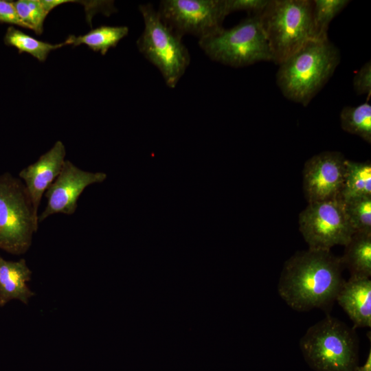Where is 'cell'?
I'll return each instance as SVG.
<instances>
[{"label": "cell", "mask_w": 371, "mask_h": 371, "mask_svg": "<svg viewBox=\"0 0 371 371\" xmlns=\"http://www.w3.org/2000/svg\"><path fill=\"white\" fill-rule=\"evenodd\" d=\"M340 257L330 250L296 251L283 266L278 284L280 297L293 309L307 311L332 304L345 282Z\"/></svg>", "instance_id": "cell-1"}, {"label": "cell", "mask_w": 371, "mask_h": 371, "mask_svg": "<svg viewBox=\"0 0 371 371\" xmlns=\"http://www.w3.org/2000/svg\"><path fill=\"white\" fill-rule=\"evenodd\" d=\"M329 40L314 39L279 65L276 82L288 99L306 106L326 85L340 62Z\"/></svg>", "instance_id": "cell-2"}, {"label": "cell", "mask_w": 371, "mask_h": 371, "mask_svg": "<svg viewBox=\"0 0 371 371\" xmlns=\"http://www.w3.org/2000/svg\"><path fill=\"white\" fill-rule=\"evenodd\" d=\"M258 15L272 61L277 65L317 39L312 1L269 0Z\"/></svg>", "instance_id": "cell-3"}, {"label": "cell", "mask_w": 371, "mask_h": 371, "mask_svg": "<svg viewBox=\"0 0 371 371\" xmlns=\"http://www.w3.org/2000/svg\"><path fill=\"white\" fill-rule=\"evenodd\" d=\"M300 348L315 371H357L359 341L354 328L326 316L308 328Z\"/></svg>", "instance_id": "cell-4"}, {"label": "cell", "mask_w": 371, "mask_h": 371, "mask_svg": "<svg viewBox=\"0 0 371 371\" xmlns=\"http://www.w3.org/2000/svg\"><path fill=\"white\" fill-rule=\"evenodd\" d=\"M139 10L144 28L137 41V48L159 69L166 85L174 89L190 65V53L182 37L163 22L151 3L139 5Z\"/></svg>", "instance_id": "cell-5"}, {"label": "cell", "mask_w": 371, "mask_h": 371, "mask_svg": "<svg viewBox=\"0 0 371 371\" xmlns=\"http://www.w3.org/2000/svg\"><path fill=\"white\" fill-rule=\"evenodd\" d=\"M38 214L21 179L0 175V249L21 255L30 247Z\"/></svg>", "instance_id": "cell-6"}, {"label": "cell", "mask_w": 371, "mask_h": 371, "mask_svg": "<svg viewBox=\"0 0 371 371\" xmlns=\"http://www.w3.org/2000/svg\"><path fill=\"white\" fill-rule=\"evenodd\" d=\"M199 45L210 59L232 67L272 61L258 14L232 28H223L214 35L199 40Z\"/></svg>", "instance_id": "cell-7"}, {"label": "cell", "mask_w": 371, "mask_h": 371, "mask_svg": "<svg viewBox=\"0 0 371 371\" xmlns=\"http://www.w3.org/2000/svg\"><path fill=\"white\" fill-rule=\"evenodd\" d=\"M299 230L308 248L330 250L345 246L355 232L341 199L308 203L298 217Z\"/></svg>", "instance_id": "cell-8"}, {"label": "cell", "mask_w": 371, "mask_h": 371, "mask_svg": "<svg viewBox=\"0 0 371 371\" xmlns=\"http://www.w3.org/2000/svg\"><path fill=\"white\" fill-rule=\"evenodd\" d=\"M157 12L176 34L181 37L190 34L199 40L219 32L228 15L225 0H163Z\"/></svg>", "instance_id": "cell-9"}, {"label": "cell", "mask_w": 371, "mask_h": 371, "mask_svg": "<svg viewBox=\"0 0 371 371\" xmlns=\"http://www.w3.org/2000/svg\"><path fill=\"white\" fill-rule=\"evenodd\" d=\"M346 161L340 152L324 151L305 162L302 170V188L308 203L339 198Z\"/></svg>", "instance_id": "cell-10"}, {"label": "cell", "mask_w": 371, "mask_h": 371, "mask_svg": "<svg viewBox=\"0 0 371 371\" xmlns=\"http://www.w3.org/2000/svg\"><path fill=\"white\" fill-rule=\"evenodd\" d=\"M106 178L104 172L85 171L65 160L60 174L45 193L47 203L38 215V222L55 214H74L78 200L85 188L93 183H101Z\"/></svg>", "instance_id": "cell-11"}, {"label": "cell", "mask_w": 371, "mask_h": 371, "mask_svg": "<svg viewBox=\"0 0 371 371\" xmlns=\"http://www.w3.org/2000/svg\"><path fill=\"white\" fill-rule=\"evenodd\" d=\"M66 150L63 143L57 141L38 159L21 170L19 174L38 214L43 194L60 174L65 161Z\"/></svg>", "instance_id": "cell-12"}, {"label": "cell", "mask_w": 371, "mask_h": 371, "mask_svg": "<svg viewBox=\"0 0 371 371\" xmlns=\"http://www.w3.org/2000/svg\"><path fill=\"white\" fill-rule=\"evenodd\" d=\"M335 300L353 322L354 328H370V278L350 277L344 282Z\"/></svg>", "instance_id": "cell-13"}, {"label": "cell", "mask_w": 371, "mask_h": 371, "mask_svg": "<svg viewBox=\"0 0 371 371\" xmlns=\"http://www.w3.org/2000/svg\"><path fill=\"white\" fill-rule=\"evenodd\" d=\"M32 271L25 259L9 261L0 255V306L12 300L27 304L34 293L26 282L31 280Z\"/></svg>", "instance_id": "cell-14"}, {"label": "cell", "mask_w": 371, "mask_h": 371, "mask_svg": "<svg viewBox=\"0 0 371 371\" xmlns=\"http://www.w3.org/2000/svg\"><path fill=\"white\" fill-rule=\"evenodd\" d=\"M344 247V254L340 258L350 277L370 278L371 233L355 232Z\"/></svg>", "instance_id": "cell-15"}, {"label": "cell", "mask_w": 371, "mask_h": 371, "mask_svg": "<svg viewBox=\"0 0 371 371\" xmlns=\"http://www.w3.org/2000/svg\"><path fill=\"white\" fill-rule=\"evenodd\" d=\"M371 196V163L347 159L339 198L344 201Z\"/></svg>", "instance_id": "cell-16"}, {"label": "cell", "mask_w": 371, "mask_h": 371, "mask_svg": "<svg viewBox=\"0 0 371 371\" xmlns=\"http://www.w3.org/2000/svg\"><path fill=\"white\" fill-rule=\"evenodd\" d=\"M128 33V28L126 26L102 25L84 35H70L67 40L74 47L85 44L93 51L104 55L110 48L115 47Z\"/></svg>", "instance_id": "cell-17"}, {"label": "cell", "mask_w": 371, "mask_h": 371, "mask_svg": "<svg viewBox=\"0 0 371 371\" xmlns=\"http://www.w3.org/2000/svg\"><path fill=\"white\" fill-rule=\"evenodd\" d=\"M8 45L16 47L19 53H27L41 62H44L52 50L69 45L67 40L58 44H51L38 40L22 31L10 27L5 36Z\"/></svg>", "instance_id": "cell-18"}, {"label": "cell", "mask_w": 371, "mask_h": 371, "mask_svg": "<svg viewBox=\"0 0 371 371\" xmlns=\"http://www.w3.org/2000/svg\"><path fill=\"white\" fill-rule=\"evenodd\" d=\"M344 131L371 143V105L368 102L356 106H345L340 113Z\"/></svg>", "instance_id": "cell-19"}, {"label": "cell", "mask_w": 371, "mask_h": 371, "mask_svg": "<svg viewBox=\"0 0 371 371\" xmlns=\"http://www.w3.org/2000/svg\"><path fill=\"white\" fill-rule=\"evenodd\" d=\"M349 2L348 0L313 1V19L317 39L328 38L329 23Z\"/></svg>", "instance_id": "cell-20"}, {"label": "cell", "mask_w": 371, "mask_h": 371, "mask_svg": "<svg viewBox=\"0 0 371 371\" xmlns=\"http://www.w3.org/2000/svg\"><path fill=\"white\" fill-rule=\"evenodd\" d=\"M344 203L355 232L371 233V196L355 199Z\"/></svg>", "instance_id": "cell-21"}, {"label": "cell", "mask_w": 371, "mask_h": 371, "mask_svg": "<svg viewBox=\"0 0 371 371\" xmlns=\"http://www.w3.org/2000/svg\"><path fill=\"white\" fill-rule=\"evenodd\" d=\"M13 3L20 19L28 29L36 34H42L43 23L49 13L43 7L41 0H19Z\"/></svg>", "instance_id": "cell-22"}, {"label": "cell", "mask_w": 371, "mask_h": 371, "mask_svg": "<svg viewBox=\"0 0 371 371\" xmlns=\"http://www.w3.org/2000/svg\"><path fill=\"white\" fill-rule=\"evenodd\" d=\"M269 0H225L227 14L235 11L251 12L260 14L267 6Z\"/></svg>", "instance_id": "cell-23"}, {"label": "cell", "mask_w": 371, "mask_h": 371, "mask_svg": "<svg viewBox=\"0 0 371 371\" xmlns=\"http://www.w3.org/2000/svg\"><path fill=\"white\" fill-rule=\"evenodd\" d=\"M352 85L357 94L371 96V63H365L353 78Z\"/></svg>", "instance_id": "cell-24"}, {"label": "cell", "mask_w": 371, "mask_h": 371, "mask_svg": "<svg viewBox=\"0 0 371 371\" xmlns=\"http://www.w3.org/2000/svg\"><path fill=\"white\" fill-rule=\"evenodd\" d=\"M0 21L28 29L27 25L20 19L14 3L9 1L0 0Z\"/></svg>", "instance_id": "cell-25"}, {"label": "cell", "mask_w": 371, "mask_h": 371, "mask_svg": "<svg viewBox=\"0 0 371 371\" xmlns=\"http://www.w3.org/2000/svg\"><path fill=\"white\" fill-rule=\"evenodd\" d=\"M357 371H371V352L370 350L366 361L362 366H359Z\"/></svg>", "instance_id": "cell-26"}]
</instances>
